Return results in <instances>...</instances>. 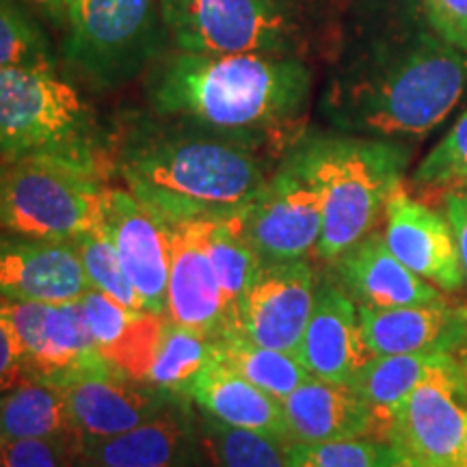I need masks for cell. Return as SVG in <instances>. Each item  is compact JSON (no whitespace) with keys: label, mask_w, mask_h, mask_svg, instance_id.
<instances>
[{"label":"cell","mask_w":467,"mask_h":467,"mask_svg":"<svg viewBox=\"0 0 467 467\" xmlns=\"http://www.w3.org/2000/svg\"><path fill=\"white\" fill-rule=\"evenodd\" d=\"M465 91L467 52L435 31L420 0H385L344 42L323 113L348 134L424 137Z\"/></svg>","instance_id":"1"},{"label":"cell","mask_w":467,"mask_h":467,"mask_svg":"<svg viewBox=\"0 0 467 467\" xmlns=\"http://www.w3.org/2000/svg\"><path fill=\"white\" fill-rule=\"evenodd\" d=\"M314 74L303 57L197 55L175 50L156 57L145 91L154 113L243 139L255 148L288 145L312 96Z\"/></svg>","instance_id":"2"},{"label":"cell","mask_w":467,"mask_h":467,"mask_svg":"<svg viewBox=\"0 0 467 467\" xmlns=\"http://www.w3.org/2000/svg\"><path fill=\"white\" fill-rule=\"evenodd\" d=\"M113 162L167 225L236 217L271 178L255 145L162 117L128 128Z\"/></svg>","instance_id":"3"},{"label":"cell","mask_w":467,"mask_h":467,"mask_svg":"<svg viewBox=\"0 0 467 467\" xmlns=\"http://www.w3.org/2000/svg\"><path fill=\"white\" fill-rule=\"evenodd\" d=\"M288 159L314 186L323 206L320 260L331 262L375 232L409 165L407 145L361 134H306Z\"/></svg>","instance_id":"4"},{"label":"cell","mask_w":467,"mask_h":467,"mask_svg":"<svg viewBox=\"0 0 467 467\" xmlns=\"http://www.w3.org/2000/svg\"><path fill=\"white\" fill-rule=\"evenodd\" d=\"M104 169L57 154L0 159V232L72 243L102 227Z\"/></svg>","instance_id":"5"},{"label":"cell","mask_w":467,"mask_h":467,"mask_svg":"<svg viewBox=\"0 0 467 467\" xmlns=\"http://www.w3.org/2000/svg\"><path fill=\"white\" fill-rule=\"evenodd\" d=\"M165 37L197 55L303 57L314 37L312 0H159Z\"/></svg>","instance_id":"6"},{"label":"cell","mask_w":467,"mask_h":467,"mask_svg":"<svg viewBox=\"0 0 467 467\" xmlns=\"http://www.w3.org/2000/svg\"><path fill=\"white\" fill-rule=\"evenodd\" d=\"M57 154L107 162L89 109L57 69H0V159Z\"/></svg>","instance_id":"7"},{"label":"cell","mask_w":467,"mask_h":467,"mask_svg":"<svg viewBox=\"0 0 467 467\" xmlns=\"http://www.w3.org/2000/svg\"><path fill=\"white\" fill-rule=\"evenodd\" d=\"M165 37L159 0H74L63 57L96 89H115L150 69Z\"/></svg>","instance_id":"8"},{"label":"cell","mask_w":467,"mask_h":467,"mask_svg":"<svg viewBox=\"0 0 467 467\" xmlns=\"http://www.w3.org/2000/svg\"><path fill=\"white\" fill-rule=\"evenodd\" d=\"M465 383L454 355L441 353L402 400L385 440L426 467H459L467 431Z\"/></svg>","instance_id":"9"},{"label":"cell","mask_w":467,"mask_h":467,"mask_svg":"<svg viewBox=\"0 0 467 467\" xmlns=\"http://www.w3.org/2000/svg\"><path fill=\"white\" fill-rule=\"evenodd\" d=\"M230 223L262 262L306 260L320 241L323 206L317 189L285 156L258 195Z\"/></svg>","instance_id":"10"},{"label":"cell","mask_w":467,"mask_h":467,"mask_svg":"<svg viewBox=\"0 0 467 467\" xmlns=\"http://www.w3.org/2000/svg\"><path fill=\"white\" fill-rule=\"evenodd\" d=\"M0 309L14 331L31 379L58 381L78 372L109 368L78 301L31 303L0 296Z\"/></svg>","instance_id":"11"},{"label":"cell","mask_w":467,"mask_h":467,"mask_svg":"<svg viewBox=\"0 0 467 467\" xmlns=\"http://www.w3.org/2000/svg\"><path fill=\"white\" fill-rule=\"evenodd\" d=\"M317 275L306 260L262 262L238 309L236 331L282 353H299L317 299Z\"/></svg>","instance_id":"12"},{"label":"cell","mask_w":467,"mask_h":467,"mask_svg":"<svg viewBox=\"0 0 467 467\" xmlns=\"http://www.w3.org/2000/svg\"><path fill=\"white\" fill-rule=\"evenodd\" d=\"M102 227L117 251L126 277L137 290L145 312L167 314V285L171 268L169 225L143 206L128 189L107 186Z\"/></svg>","instance_id":"13"},{"label":"cell","mask_w":467,"mask_h":467,"mask_svg":"<svg viewBox=\"0 0 467 467\" xmlns=\"http://www.w3.org/2000/svg\"><path fill=\"white\" fill-rule=\"evenodd\" d=\"M76 431L83 441H100L148 422L173 396L121 377L113 368L58 379Z\"/></svg>","instance_id":"14"},{"label":"cell","mask_w":467,"mask_h":467,"mask_svg":"<svg viewBox=\"0 0 467 467\" xmlns=\"http://www.w3.org/2000/svg\"><path fill=\"white\" fill-rule=\"evenodd\" d=\"M383 219L385 244L402 265L437 290L463 288L457 238L448 217L429 203L413 200L400 184L389 197Z\"/></svg>","instance_id":"15"},{"label":"cell","mask_w":467,"mask_h":467,"mask_svg":"<svg viewBox=\"0 0 467 467\" xmlns=\"http://www.w3.org/2000/svg\"><path fill=\"white\" fill-rule=\"evenodd\" d=\"M91 288L72 243L0 232V296L9 301L74 303Z\"/></svg>","instance_id":"16"},{"label":"cell","mask_w":467,"mask_h":467,"mask_svg":"<svg viewBox=\"0 0 467 467\" xmlns=\"http://www.w3.org/2000/svg\"><path fill=\"white\" fill-rule=\"evenodd\" d=\"M200 457L202 435L189 399H171L148 422L83 448V461L100 467H195Z\"/></svg>","instance_id":"17"},{"label":"cell","mask_w":467,"mask_h":467,"mask_svg":"<svg viewBox=\"0 0 467 467\" xmlns=\"http://www.w3.org/2000/svg\"><path fill=\"white\" fill-rule=\"evenodd\" d=\"M171 268L167 285V314L171 323L217 340L230 331L223 292L203 244L200 221L169 225Z\"/></svg>","instance_id":"18"},{"label":"cell","mask_w":467,"mask_h":467,"mask_svg":"<svg viewBox=\"0 0 467 467\" xmlns=\"http://www.w3.org/2000/svg\"><path fill=\"white\" fill-rule=\"evenodd\" d=\"M359 323L372 355L446 353L459 358L467 348V306H451L446 299L426 306L359 307Z\"/></svg>","instance_id":"19"},{"label":"cell","mask_w":467,"mask_h":467,"mask_svg":"<svg viewBox=\"0 0 467 467\" xmlns=\"http://www.w3.org/2000/svg\"><path fill=\"white\" fill-rule=\"evenodd\" d=\"M372 358L361 334L359 307L334 279L317 285L312 317L307 320L296 359L309 375L348 383Z\"/></svg>","instance_id":"20"},{"label":"cell","mask_w":467,"mask_h":467,"mask_svg":"<svg viewBox=\"0 0 467 467\" xmlns=\"http://www.w3.org/2000/svg\"><path fill=\"white\" fill-rule=\"evenodd\" d=\"M359 307H405L443 301L441 292L407 268L385 244L368 234L331 260V277Z\"/></svg>","instance_id":"21"},{"label":"cell","mask_w":467,"mask_h":467,"mask_svg":"<svg viewBox=\"0 0 467 467\" xmlns=\"http://www.w3.org/2000/svg\"><path fill=\"white\" fill-rule=\"evenodd\" d=\"M290 441H337L375 437V420L348 383L309 377L282 400Z\"/></svg>","instance_id":"22"},{"label":"cell","mask_w":467,"mask_h":467,"mask_svg":"<svg viewBox=\"0 0 467 467\" xmlns=\"http://www.w3.org/2000/svg\"><path fill=\"white\" fill-rule=\"evenodd\" d=\"M189 400L195 402L210 420L288 443L282 400L273 399L217 359L192 381Z\"/></svg>","instance_id":"23"},{"label":"cell","mask_w":467,"mask_h":467,"mask_svg":"<svg viewBox=\"0 0 467 467\" xmlns=\"http://www.w3.org/2000/svg\"><path fill=\"white\" fill-rule=\"evenodd\" d=\"M0 437L66 440L85 448L61 388L46 379H28L0 394Z\"/></svg>","instance_id":"24"},{"label":"cell","mask_w":467,"mask_h":467,"mask_svg":"<svg viewBox=\"0 0 467 467\" xmlns=\"http://www.w3.org/2000/svg\"><path fill=\"white\" fill-rule=\"evenodd\" d=\"M441 353H413V355H372L355 372L348 385L366 402L375 420L377 441L385 440L389 422L399 411L416 385L422 381L433 361Z\"/></svg>","instance_id":"25"},{"label":"cell","mask_w":467,"mask_h":467,"mask_svg":"<svg viewBox=\"0 0 467 467\" xmlns=\"http://www.w3.org/2000/svg\"><path fill=\"white\" fill-rule=\"evenodd\" d=\"M217 361L225 364L247 381L258 385L273 399L284 400L312 375L295 355L266 348L249 340L241 331H230L214 340Z\"/></svg>","instance_id":"26"},{"label":"cell","mask_w":467,"mask_h":467,"mask_svg":"<svg viewBox=\"0 0 467 467\" xmlns=\"http://www.w3.org/2000/svg\"><path fill=\"white\" fill-rule=\"evenodd\" d=\"M214 359H217L214 340L167 318L154 364L150 368L145 383L173 396V399H189L192 381Z\"/></svg>","instance_id":"27"},{"label":"cell","mask_w":467,"mask_h":467,"mask_svg":"<svg viewBox=\"0 0 467 467\" xmlns=\"http://www.w3.org/2000/svg\"><path fill=\"white\" fill-rule=\"evenodd\" d=\"M200 230L210 260H213L214 273H217L221 292H223L227 327H230V331H236L241 301L262 260L243 241L241 234L234 230L230 219L200 221Z\"/></svg>","instance_id":"28"},{"label":"cell","mask_w":467,"mask_h":467,"mask_svg":"<svg viewBox=\"0 0 467 467\" xmlns=\"http://www.w3.org/2000/svg\"><path fill=\"white\" fill-rule=\"evenodd\" d=\"M284 446L275 437L203 420L202 451L213 467H285Z\"/></svg>","instance_id":"29"},{"label":"cell","mask_w":467,"mask_h":467,"mask_svg":"<svg viewBox=\"0 0 467 467\" xmlns=\"http://www.w3.org/2000/svg\"><path fill=\"white\" fill-rule=\"evenodd\" d=\"M413 186L422 200H443L467 191V110L452 130L426 154L413 173Z\"/></svg>","instance_id":"30"},{"label":"cell","mask_w":467,"mask_h":467,"mask_svg":"<svg viewBox=\"0 0 467 467\" xmlns=\"http://www.w3.org/2000/svg\"><path fill=\"white\" fill-rule=\"evenodd\" d=\"M55 66V55L39 22L20 0H0V69Z\"/></svg>","instance_id":"31"},{"label":"cell","mask_w":467,"mask_h":467,"mask_svg":"<svg viewBox=\"0 0 467 467\" xmlns=\"http://www.w3.org/2000/svg\"><path fill=\"white\" fill-rule=\"evenodd\" d=\"M72 244L80 262H83L91 288L107 292L109 296H113L115 301H119L132 312H141V299H139L137 290L132 288L130 279L126 277L124 266L117 258V251L104 227L80 234L78 238H74Z\"/></svg>","instance_id":"32"},{"label":"cell","mask_w":467,"mask_h":467,"mask_svg":"<svg viewBox=\"0 0 467 467\" xmlns=\"http://www.w3.org/2000/svg\"><path fill=\"white\" fill-rule=\"evenodd\" d=\"M167 317L151 312H134L126 331L119 336L113 347L102 353L113 370L130 381L145 383L151 364H154L156 350H159L162 329Z\"/></svg>","instance_id":"33"},{"label":"cell","mask_w":467,"mask_h":467,"mask_svg":"<svg viewBox=\"0 0 467 467\" xmlns=\"http://www.w3.org/2000/svg\"><path fill=\"white\" fill-rule=\"evenodd\" d=\"M379 441H290L284 446L285 467H372Z\"/></svg>","instance_id":"34"},{"label":"cell","mask_w":467,"mask_h":467,"mask_svg":"<svg viewBox=\"0 0 467 467\" xmlns=\"http://www.w3.org/2000/svg\"><path fill=\"white\" fill-rule=\"evenodd\" d=\"M83 443L0 437V467H78Z\"/></svg>","instance_id":"35"},{"label":"cell","mask_w":467,"mask_h":467,"mask_svg":"<svg viewBox=\"0 0 467 467\" xmlns=\"http://www.w3.org/2000/svg\"><path fill=\"white\" fill-rule=\"evenodd\" d=\"M78 303L83 307L85 320L89 325V331L100 353L119 340V336L124 334L134 314L132 309L124 307L119 301H115L113 296H109L107 292L98 288L87 290Z\"/></svg>","instance_id":"36"},{"label":"cell","mask_w":467,"mask_h":467,"mask_svg":"<svg viewBox=\"0 0 467 467\" xmlns=\"http://www.w3.org/2000/svg\"><path fill=\"white\" fill-rule=\"evenodd\" d=\"M420 5L435 31L467 52V0H420Z\"/></svg>","instance_id":"37"},{"label":"cell","mask_w":467,"mask_h":467,"mask_svg":"<svg viewBox=\"0 0 467 467\" xmlns=\"http://www.w3.org/2000/svg\"><path fill=\"white\" fill-rule=\"evenodd\" d=\"M28 379L31 375L22 361L20 347H17L14 331H11L7 318L3 317V309H0V394L9 392Z\"/></svg>","instance_id":"38"},{"label":"cell","mask_w":467,"mask_h":467,"mask_svg":"<svg viewBox=\"0 0 467 467\" xmlns=\"http://www.w3.org/2000/svg\"><path fill=\"white\" fill-rule=\"evenodd\" d=\"M443 203H446L448 221H451L454 238H457L461 271H463V282L467 288V191L454 192V195L446 197Z\"/></svg>","instance_id":"39"},{"label":"cell","mask_w":467,"mask_h":467,"mask_svg":"<svg viewBox=\"0 0 467 467\" xmlns=\"http://www.w3.org/2000/svg\"><path fill=\"white\" fill-rule=\"evenodd\" d=\"M372 467H426V465L420 463L418 459H413L411 454L400 451V448L392 446V443L379 441L377 461Z\"/></svg>","instance_id":"40"},{"label":"cell","mask_w":467,"mask_h":467,"mask_svg":"<svg viewBox=\"0 0 467 467\" xmlns=\"http://www.w3.org/2000/svg\"><path fill=\"white\" fill-rule=\"evenodd\" d=\"M28 5H33L35 9L42 11L44 16H48L52 25L61 26L67 20V3L66 0H26Z\"/></svg>","instance_id":"41"},{"label":"cell","mask_w":467,"mask_h":467,"mask_svg":"<svg viewBox=\"0 0 467 467\" xmlns=\"http://www.w3.org/2000/svg\"><path fill=\"white\" fill-rule=\"evenodd\" d=\"M457 361L461 364V372H463V383H465V399H467V348L459 355Z\"/></svg>","instance_id":"42"},{"label":"cell","mask_w":467,"mask_h":467,"mask_svg":"<svg viewBox=\"0 0 467 467\" xmlns=\"http://www.w3.org/2000/svg\"><path fill=\"white\" fill-rule=\"evenodd\" d=\"M459 467H467V431H465L463 448H461V461H459Z\"/></svg>","instance_id":"43"},{"label":"cell","mask_w":467,"mask_h":467,"mask_svg":"<svg viewBox=\"0 0 467 467\" xmlns=\"http://www.w3.org/2000/svg\"><path fill=\"white\" fill-rule=\"evenodd\" d=\"M78 467H100V465H93V463H87V461H83V459H80V463H78Z\"/></svg>","instance_id":"44"},{"label":"cell","mask_w":467,"mask_h":467,"mask_svg":"<svg viewBox=\"0 0 467 467\" xmlns=\"http://www.w3.org/2000/svg\"><path fill=\"white\" fill-rule=\"evenodd\" d=\"M66 3H67V5H69V3H74V0H66Z\"/></svg>","instance_id":"45"}]
</instances>
